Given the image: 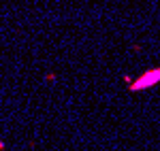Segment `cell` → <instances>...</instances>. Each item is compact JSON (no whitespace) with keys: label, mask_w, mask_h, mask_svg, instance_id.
Here are the masks:
<instances>
[{"label":"cell","mask_w":160,"mask_h":151,"mask_svg":"<svg viewBox=\"0 0 160 151\" xmlns=\"http://www.w3.org/2000/svg\"><path fill=\"white\" fill-rule=\"evenodd\" d=\"M160 83V66L158 68H149V70H145L143 75H139L128 85V92H145V89L154 87V85H158Z\"/></svg>","instance_id":"6da1fadb"},{"label":"cell","mask_w":160,"mask_h":151,"mask_svg":"<svg viewBox=\"0 0 160 151\" xmlns=\"http://www.w3.org/2000/svg\"><path fill=\"white\" fill-rule=\"evenodd\" d=\"M45 81H47V83L56 81V75H53V73H47V75H45Z\"/></svg>","instance_id":"7a4b0ae2"},{"label":"cell","mask_w":160,"mask_h":151,"mask_svg":"<svg viewBox=\"0 0 160 151\" xmlns=\"http://www.w3.org/2000/svg\"><path fill=\"white\" fill-rule=\"evenodd\" d=\"M124 83H126V85H130V83H132V77H130V75H124Z\"/></svg>","instance_id":"3957f363"},{"label":"cell","mask_w":160,"mask_h":151,"mask_svg":"<svg viewBox=\"0 0 160 151\" xmlns=\"http://www.w3.org/2000/svg\"><path fill=\"white\" fill-rule=\"evenodd\" d=\"M0 151H4V140L0 139Z\"/></svg>","instance_id":"277c9868"}]
</instances>
